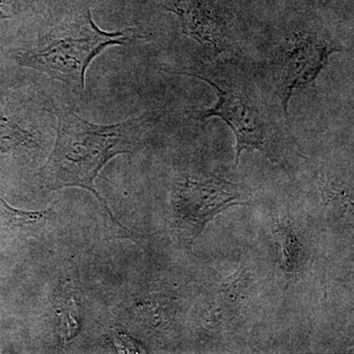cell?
Here are the masks:
<instances>
[{"label":"cell","instance_id":"1","mask_svg":"<svg viewBox=\"0 0 354 354\" xmlns=\"http://www.w3.org/2000/svg\"><path fill=\"white\" fill-rule=\"evenodd\" d=\"M53 113L58 120L57 140L39 171L41 187L48 191L84 188L91 191L113 216L95 188V179L116 155L134 152L145 128V118L99 125L84 120L68 108L55 109Z\"/></svg>","mask_w":354,"mask_h":354},{"label":"cell","instance_id":"8","mask_svg":"<svg viewBox=\"0 0 354 354\" xmlns=\"http://www.w3.org/2000/svg\"><path fill=\"white\" fill-rule=\"evenodd\" d=\"M44 213L41 212L20 211L9 206L6 200L0 195V228L20 227L27 223H34L41 220Z\"/></svg>","mask_w":354,"mask_h":354},{"label":"cell","instance_id":"7","mask_svg":"<svg viewBox=\"0 0 354 354\" xmlns=\"http://www.w3.org/2000/svg\"><path fill=\"white\" fill-rule=\"evenodd\" d=\"M279 264L288 274L300 269L304 261V249L295 230L288 225H279L276 230Z\"/></svg>","mask_w":354,"mask_h":354},{"label":"cell","instance_id":"5","mask_svg":"<svg viewBox=\"0 0 354 354\" xmlns=\"http://www.w3.org/2000/svg\"><path fill=\"white\" fill-rule=\"evenodd\" d=\"M249 190L209 174L189 176L183 184V221L191 241L209 221L230 207L249 204Z\"/></svg>","mask_w":354,"mask_h":354},{"label":"cell","instance_id":"4","mask_svg":"<svg viewBox=\"0 0 354 354\" xmlns=\"http://www.w3.org/2000/svg\"><path fill=\"white\" fill-rule=\"evenodd\" d=\"M341 50L334 41L314 32H297L286 41L279 51L274 73L286 118L293 94L313 86L330 55Z\"/></svg>","mask_w":354,"mask_h":354},{"label":"cell","instance_id":"2","mask_svg":"<svg viewBox=\"0 0 354 354\" xmlns=\"http://www.w3.org/2000/svg\"><path fill=\"white\" fill-rule=\"evenodd\" d=\"M136 34L131 30L106 32L95 24L90 10L64 21L39 37L17 55L18 62L60 81L77 93L85 90L88 65L111 46H127Z\"/></svg>","mask_w":354,"mask_h":354},{"label":"cell","instance_id":"3","mask_svg":"<svg viewBox=\"0 0 354 354\" xmlns=\"http://www.w3.org/2000/svg\"><path fill=\"white\" fill-rule=\"evenodd\" d=\"M191 75L208 83L218 101L212 108L199 111L198 120L221 118L236 138V165L243 151H260L272 156L277 127L253 79L232 65L204 67Z\"/></svg>","mask_w":354,"mask_h":354},{"label":"cell","instance_id":"6","mask_svg":"<svg viewBox=\"0 0 354 354\" xmlns=\"http://www.w3.org/2000/svg\"><path fill=\"white\" fill-rule=\"evenodd\" d=\"M169 10L180 20L183 32L218 53L227 41L232 14L223 0H176Z\"/></svg>","mask_w":354,"mask_h":354},{"label":"cell","instance_id":"9","mask_svg":"<svg viewBox=\"0 0 354 354\" xmlns=\"http://www.w3.org/2000/svg\"><path fill=\"white\" fill-rule=\"evenodd\" d=\"M9 17H10V15H9L8 10H7V6L2 0H0V20L8 19Z\"/></svg>","mask_w":354,"mask_h":354}]
</instances>
